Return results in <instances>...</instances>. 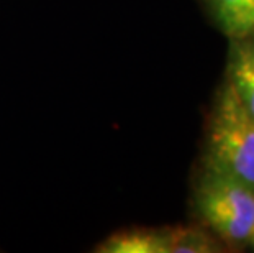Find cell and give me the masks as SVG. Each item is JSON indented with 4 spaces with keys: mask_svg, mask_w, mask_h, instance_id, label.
Wrapping results in <instances>:
<instances>
[{
    "mask_svg": "<svg viewBox=\"0 0 254 253\" xmlns=\"http://www.w3.org/2000/svg\"><path fill=\"white\" fill-rule=\"evenodd\" d=\"M192 206L200 225L225 247L248 245L254 215V187L202 165L193 182Z\"/></svg>",
    "mask_w": 254,
    "mask_h": 253,
    "instance_id": "cell-1",
    "label": "cell"
},
{
    "mask_svg": "<svg viewBox=\"0 0 254 253\" xmlns=\"http://www.w3.org/2000/svg\"><path fill=\"white\" fill-rule=\"evenodd\" d=\"M202 165L254 187V117L226 83L208 118Z\"/></svg>",
    "mask_w": 254,
    "mask_h": 253,
    "instance_id": "cell-2",
    "label": "cell"
},
{
    "mask_svg": "<svg viewBox=\"0 0 254 253\" xmlns=\"http://www.w3.org/2000/svg\"><path fill=\"white\" fill-rule=\"evenodd\" d=\"M225 83L254 117V35L231 40Z\"/></svg>",
    "mask_w": 254,
    "mask_h": 253,
    "instance_id": "cell-3",
    "label": "cell"
},
{
    "mask_svg": "<svg viewBox=\"0 0 254 253\" xmlns=\"http://www.w3.org/2000/svg\"><path fill=\"white\" fill-rule=\"evenodd\" d=\"M213 21L230 40L254 35V0H205Z\"/></svg>",
    "mask_w": 254,
    "mask_h": 253,
    "instance_id": "cell-4",
    "label": "cell"
},
{
    "mask_svg": "<svg viewBox=\"0 0 254 253\" xmlns=\"http://www.w3.org/2000/svg\"><path fill=\"white\" fill-rule=\"evenodd\" d=\"M104 253H169L167 229H129L110 235L99 245Z\"/></svg>",
    "mask_w": 254,
    "mask_h": 253,
    "instance_id": "cell-5",
    "label": "cell"
},
{
    "mask_svg": "<svg viewBox=\"0 0 254 253\" xmlns=\"http://www.w3.org/2000/svg\"><path fill=\"white\" fill-rule=\"evenodd\" d=\"M169 253H212L226 250L225 245L203 225L167 229Z\"/></svg>",
    "mask_w": 254,
    "mask_h": 253,
    "instance_id": "cell-6",
    "label": "cell"
},
{
    "mask_svg": "<svg viewBox=\"0 0 254 253\" xmlns=\"http://www.w3.org/2000/svg\"><path fill=\"white\" fill-rule=\"evenodd\" d=\"M248 245H251L254 249V215H253V225H251V234H250V242H248Z\"/></svg>",
    "mask_w": 254,
    "mask_h": 253,
    "instance_id": "cell-7",
    "label": "cell"
}]
</instances>
